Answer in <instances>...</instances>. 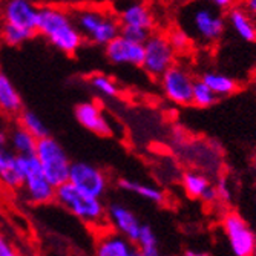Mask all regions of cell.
Here are the masks:
<instances>
[{
	"label": "cell",
	"instance_id": "obj_30",
	"mask_svg": "<svg viewBox=\"0 0 256 256\" xmlns=\"http://www.w3.org/2000/svg\"><path fill=\"white\" fill-rule=\"evenodd\" d=\"M120 34L135 43H144L149 36L152 34V31L144 30V28H138V26H120Z\"/></svg>",
	"mask_w": 256,
	"mask_h": 256
},
{
	"label": "cell",
	"instance_id": "obj_7",
	"mask_svg": "<svg viewBox=\"0 0 256 256\" xmlns=\"http://www.w3.org/2000/svg\"><path fill=\"white\" fill-rule=\"evenodd\" d=\"M143 62L142 68L154 77L160 78L162 72L175 63L176 52L172 48L168 36L162 34H150L149 38L143 43Z\"/></svg>",
	"mask_w": 256,
	"mask_h": 256
},
{
	"label": "cell",
	"instance_id": "obj_5",
	"mask_svg": "<svg viewBox=\"0 0 256 256\" xmlns=\"http://www.w3.org/2000/svg\"><path fill=\"white\" fill-rule=\"evenodd\" d=\"M16 168L22 176V188L34 204H48L56 200V188L44 176L37 156L16 155Z\"/></svg>",
	"mask_w": 256,
	"mask_h": 256
},
{
	"label": "cell",
	"instance_id": "obj_15",
	"mask_svg": "<svg viewBox=\"0 0 256 256\" xmlns=\"http://www.w3.org/2000/svg\"><path fill=\"white\" fill-rule=\"evenodd\" d=\"M118 22H120V26H138V28H144L149 31H152L155 25L154 14L143 0H138V2H134L124 6L120 11Z\"/></svg>",
	"mask_w": 256,
	"mask_h": 256
},
{
	"label": "cell",
	"instance_id": "obj_24",
	"mask_svg": "<svg viewBox=\"0 0 256 256\" xmlns=\"http://www.w3.org/2000/svg\"><path fill=\"white\" fill-rule=\"evenodd\" d=\"M134 244L138 248V254H143V256H158L160 254L158 240H156V235L154 234L150 226L142 224L138 238Z\"/></svg>",
	"mask_w": 256,
	"mask_h": 256
},
{
	"label": "cell",
	"instance_id": "obj_1",
	"mask_svg": "<svg viewBox=\"0 0 256 256\" xmlns=\"http://www.w3.org/2000/svg\"><path fill=\"white\" fill-rule=\"evenodd\" d=\"M37 34L66 56H74L83 44V36L78 31L74 17L57 6H43L38 11Z\"/></svg>",
	"mask_w": 256,
	"mask_h": 256
},
{
	"label": "cell",
	"instance_id": "obj_3",
	"mask_svg": "<svg viewBox=\"0 0 256 256\" xmlns=\"http://www.w3.org/2000/svg\"><path fill=\"white\" fill-rule=\"evenodd\" d=\"M63 208L89 226H102L106 221V207L102 198L88 195L69 181L56 188V200Z\"/></svg>",
	"mask_w": 256,
	"mask_h": 256
},
{
	"label": "cell",
	"instance_id": "obj_12",
	"mask_svg": "<svg viewBox=\"0 0 256 256\" xmlns=\"http://www.w3.org/2000/svg\"><path fill=\"white\" fill-rule=\"evenodd\" d=\"M76 120L82 128L96 134L98 136H110L114 135V128L104 110L94 102H82L74 108Z\"/></svg>",
	"mask_w": 256,
	"mask_h": 256
},
{
	"label": "cell",
	"instance_id": "obj_23",
	"mask_svg": "<svg viewBox=\"0 0 256 256\" xmlns=\"http://www.w3.org/2000/svg\"><path fill=\"white\" fill-rule=\"evenodd\" d=\"M10 142L16 155H32L36 152L37 138L31 135L26 129H23L22 126L11 134Z\"/></svg>",
	"mask_w": 256,
	"mask_h": 256
},
{
	"label": "cell",
	"instance_id": "obj_11",
	"mask_svg": "<svg viewBox=\"0 0 256 256\" xmlns=\"http://www.w3.org/2000/svg\"><path fill=\"white\" fill-rule=\"evenodd\" d=\"M104 52L109 62L117 66H142L144 50L142 43H135L118 34L104 44Z\"/></svg>",
	"mask_w": 256,
	"mask_h": 256
},
{
	"label": "cell",
	"instance_id": "obj_28",
	"mask_svg": "<svg viewBox=\"0 0 256 256\" xmlns=\"http://www.w3.org/2000/svg\"><path fill=\"white\" fill-rule=\"evenodd\" d=\"M34 36H36V32H31L28 30L10 25V23H5V26L2 30L4 42L6 44H10V46H20L23 43H26L28 40H31Z\"/></svg>",
	"mask_w": 256,
	"mask_h": 256
},
{
	"label": "cell",
	"instance_id": "obj_2",
	"mask_svg": "<svg viewBox=\"0 0 256 256\" xmlns=\"http://www.w3.org/2000/svg\"><path fill=\"white\" fill-rule=\"evenodd\" d=\"M181 18L184 20L182 30L189 34V37L196 42L200 40L204 44L216 43L226 31V20L221 10L207 2H195L189 5L184 10Z\"/></svg>",
	"mask_w": 256,
	"mask_h": 256
},
{
	"label": "cell",
	"instance_id": "obj_21",
	"mask_svg": "<svg viewBox=\"0 0 256 256\" xmlns=\"http://www.w3.org/2000/svg\"><path fill=\"white\" fill-rule=\"evenodd\" d=\"M118 188L122 190H124V192L138 195V196L149 200L150 202H155V204H161L162 201H164V194H162L160 189H156L155 186H150V184H146V182L122 178L118 181Z\"/></svg>",
	"mask_w": 256,
	"mask_h": 256
},
{
	"label": "cell",
	"instance_id": "obj_16",
	"mask_svg": "<svg viewBox=\"0 0 256 256\" xmlns=\"http://www.w3.org/2000/svg\"><path fill=\"white\" fill-rule=\"evenodd\" d=\"M96 253L98 256H136L138 248L130 240L120 235L118 232H114L98 240Z\"/></svg>",
	"mask_w": 256,
	"mask_h": 256
},
{
	"label": "cell",
	"instance_id": "obj_31",
	"mask_svg": "<svg viewBox=\"0 0 256 256\" xmlns=\"http://www.w3.org/2000/svg\"><path fill=\"white\" fill-rule=\"evenodd\" d=\"M204 2L207 4H210L212 6L224 11V10H230V8H234L236 5L238 0H204Z\"/></svg>",
	"mask_w": 256,
	"mask_h": 256
},
{
	"label": "cell",
	"instance_id": "obj_26",
	"mask_svg": "<svg viewBox=\"0 0 256 256\" xmlns=\"http://www.w3.org/2000/svg\"><path fill=\"white\" fill-rule=\"evenodd\" d=\"M20 126L23 129H26L37 140L50 135V130H48L46 123L32 110H20Z\"/></svg>",
	"mask_w": 256,
	"mask_h": 256
},
{
	"label": "cell",
	"instance_id": "obj_14",
	"mask_svg": "<svg viewBox=\"0 0 256 256\" xmlns=\"http://www.w3.org/2000/svg\"><path fill=\"white\" fill-rule=\"evenodd\" d=\"M106 218L109 224L118 232L120 235L126 236L132 242L136 241L140 228H142V222L136 218V215L123 204H110L106 208Z\"/></svg>",
	"mask_w": 256,
	"mask_h": 256
},
{
	"label": "cell",
	"instance_id": "obj_10",
	"mask_svg": "<svg viewBox=\"0 0 256 256\" xmlns=\"http://www.w3.org/2000/svg\"><path fill=\"white\" fill-rule=\"evenodd\" d=\"M68 181L74 184L82 192L102 198L108 189V176L97 166L86 161L71 162Z\"/></svg>",
	"mask_w": 256,
	"mask_h": 256
},
{
	"label": "cell",
	"instance_id": "obj_4",
	"mask_svg": "<svg viewBox=\"0 0 256 256\" xmlns=\"http://www.w3.org/2000/svg\"><path fill=\"white\" fill-rule=\"evenodd\" d=\"M83 38L104 46L120 34V22L114 14L98 8H82L72 16Z\"/></svg>",
	"mask_w": 256,
	"mask_h": 256
},
{
	"label": "cell",
	"instance_id": "obj_13",
	"mask_svg": "<svg viewBox=\"0 0 256 256\" xmlns=\"http://www.w3.org/2000/svg\"><path fill=\"white\" fill-rule=\"evenodd\" d=\"M40 8L32 0H6L4 6L5 23L37 34Z\"/></svg>",
	"mask_w": 256,
	"mask_h": 256
},
{
	"label": "cell",
	"instance_id": "obj_33",
	"mask_svg": "<svg viewBox=\"0 0 256 256\" xmlns=\"http://www.w3.org/2000/svg\"><path fill=\"white\" fill-rule=\"evenodd\" d=\"M216 189V194H218V200L221 198V200H224V201H228V198H230V192H228V186H227V181L222 178V180H220V182H218V188H215Z\"/></svg>",
	"mask_w": 256,
	"mask_h": 256
},
{
	"label": "cell",
	"instance_id": "obj_8",
	"mask_svg": "<svg viewBox=\"0 0 256 256\" xmlns=\"http://www.w3.org/2000/svg\"><path fill=\"white\" fill-rule=\"evenodd\" d=\"M161 89L164 96L175 104L186 106L192 103V89H194V77L184 66L174 63L168 71L162 72L160 77Z\"/></svg>",
	"mask_w": 256,
	"mask_h": 256
},
{
	"label": "cell",
	"instance_id": "obj_27",
	"mask_svg": "<svg viewBox=\"0 0 256 256\" xmlns=\"http://www.w3.org/2000/svg\"><path fill=\"white\" fill-rule=\"evenodd\" d=\"M218 97L214 94V90L208 88L202 80H195L192 89V104L198 108H208L215 104Z\"/></svg>",
	"mask_w": 256,
	"mask_h": 256
},
{
	"label": "cell",
	"instance_id": "obj_17",
	"mask_svg": "<svg viewBox=\"0 0 256 256\" xmlns=\"http://www.w3.org/2000/svg\"><path fill=\"white\" fill-rule=\"evenodd\" d=\"M0 181L10 189L22 188V176L16 168V154H11L0 135Z\"/></svg>",
	"mask_w": 256,
	"mask_h": 256
},
{
	"label": "cell",
	"instance_id": "obj_19",
	"mask_svg": "<svg viewBox=\"0 0 256 256\" xmlns=\"http://www.w3.org/2000/svg\"><path fill=\"white\" fill-rule=\"evenodd\" d=\"M230 26L234 31L246 42H256V25L253 23L252 17L248 16L247 10L242 8H230L227 14Z\"/></svg>",
	"mask_w": 256,
	"mask_h": 256
},
{
	"label": "cell",
	"instance_id": "obj_29",
	"mask_svg": "<svg viewBox=\"0 0 256 256\" xmlns=\"http://www.w3.org/2000/svg\"><path fill=\"white\" fill-rule=\"evenodd\" d=\"M169 42L172 44V48L175 50V52H182L189 48V44H190V37L189 34L186 32L184 30H174L169 36Z\"/></svg>",
	"mask_w": 256,
	"mask_h": 256
},
{
	"label": "cell",
	"instance_id": "obj_22",
	"mask_svg": "<svg viewBox=\"0 0 256 256\" xmlns=\"http://www.w3.org/2000/svg\"><path fill=\"white\" fill-rule=\"evenodd\" d=\"M182 188H184V192L190 198L202 200V196L207 194V190L212 188V182L201 174L188 172L182 175Z\"/></svg>",
	"mask_w": 256,
	"mask_h": 256
},
{
	"label": "cell",
	"instance_id": "obj_25",
	"mask_svg": "<svg viewBox=\"0 0 256 256\" xmlns=\"http://www.w3.org/2000/svg\"><path fill=\"white\" fill-rule=\"evenodd\" d=\"M89 86L94 89L97 94L104 98H114L120 94V88L114 78L104 74H94L89 77Z\"/></svg>",
	"mask_w": 256,
	"mask_h": 256
},
{
	"label": "cell",
	"instance_id": "obj_20",
	"mask_svg": "<svg viewBox=\"0 0 256 256\" xmlns=\"http://www.w3.org/2000/svg\"><path fill=\"white\" fill-rule=\"evenodd\" d=\"M208 88L214 90V94L220 97H227L235 94L238 90V82L235 78H232L222 72H215V71H207L201 76V78Z\"/></svg>",
	"mask_w": 256,
	"mask_h": 256
},
{
	"label": "cell",
	"instance_id": "obj_34",
	"mask_svg": "<svg viewBox=\"0 0 256 256\" xmlns=\"http://www.w3.org/2000/svg\"><path fill=\"white\" fill-rule=\"evenodd\" d=\"M246 10L252 14H256V0H244Z\"/></svg>",
	"mask_w": 256,
	"mask_h": 256
},
{
	"label": "cell",
	"instance_id": "obj_9",
	"mask_svg": "<svg viewBox=\"0 0 256 256\" xmlns=\"http://www.w3.org/2000/svg\"><path fill=\"white\" fill-rule=\"evenodd\" d=\"M222 227L234 254L252 256L256 253V235L236 212H228L224 216Z\"/></svg>",
	"mask_w": 256,
	"mask_h": 256
},
{
	"label": "cell",
	"instance_id": "obj_6",
	"mask_svg": "<svg viewBox=\"0 0 256 256\" xmlns=\"http://www.w3.org/2000/svg\"><path fill=\"white\" fill-rule=\"evenodd\" d=\"M34 155L40 162L44 176L48 178L54 188H58L60 184L68 181L72 161L69 160L66 150L56 138H52L51 135L38 138Z\"/></svg>",
	"mask_w": 256,
	"mask_h": 256
},
{
	"label": "cell",
	"instance_id": "obj_18",
	"mask_svg": "<svg viewBox=\"0 0 256 256\" xmlns=\"http://www.w3.org/2000/svg\"><path fill=\"white\" fill-rule=\"evenodd\" d=\"M23 109V100L10 77L0 71V110L14 115Z\"/></svg>",
	"mask_w": 256,
	"mask_h": 256
},
{
	"label": "cell",
	"instance_id": "obj_32",
	"mask_svg": "<svg viewBox=\"0 0 256 256\" xmlns=\"http://www.w3.org/2000/svg\"><path fill=\"white\" fill-rule=\"evenodd\" d=\"M14 254H16L14 247L8 242L5 236L0 235V256H14Z\"/></svg>",
	"mask_w": 256,
	"mask_h": 256
}]
</instances>
